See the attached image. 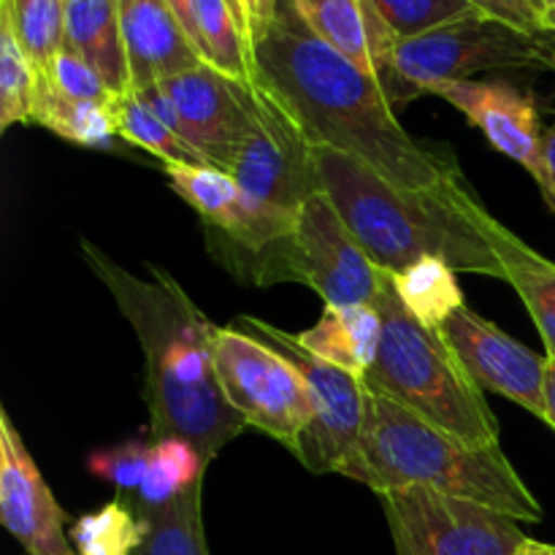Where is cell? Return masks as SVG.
<instances>
[{"instance_id": "cell-38", "label": "cell", "mask_w": 555, "mask_h": 555, "mask_svg": "<svg viewBox=\"0 0 555 555\" xmlns=\"http://www.w3.org/2000/svg\"><path fill=\"white\" fill-rule=\"evenodd\" d=\"M515 555H555L553 545H545V542H537V540H526L524 545L518 547Z\"/></svg>"}, {"instance_id": "cell-22", "label": "cell", "mask_w": 555, "mask_h": 555, "mask_svg": "<svg viewBox=\"0 0 555 555\" xmlns=\"http://www.w3.org/2000/svg\"><path fill=\"white\" fill-rule=\"evenodd\" d=\"M201 57L222 74L255 87L253 41L228 0H193Z\"/></svg>"}, {"instance_id": "cell-33", "label": "cell", "mask_w": 555, "mask_h": 555, "mask_svg": "<svg viewBox=\"0 0 555 555\" xmlns=\"http://www.w3.org/2000/svg\"><path fill=\"white\" fill-rule=\"evenodd\" d=\"M469 3L475 5V9H480L482 14L509 22V25L531 33V36H545L547 33L545 16H542L529 0H469Z\"/></svg>"}, {"instance_id": "cell-31", "label": "cell", "mask_w": 555, "mask_h": 555, "mask_svg": "<svg viewBox=\"0 0 555 555\" xmlns=\"http://www.w3.org/2000/svg\"><path fill=\"white\" fill-rule=\"evenodd\" d=\"M43 79L60 92V95L70 98V101H90V103H112L114 92L108 90L103 76L87 63L85 57L74 52V49L63 47L49 68L43 70Z\"/></svg>"}, {"instance_id": "cell-24", "label": "cell", "mask_w": 555, "mask_h": 555, "mask_svg": "<svg viewBox=\"0 0 555 555\" xmlns=\"http://www.w3.org/2000/svg\"><path fill=\"white\" fill-rule=\"evenodd\" d=\"M455 274L459 271L450 269L444 260L426 258L421 263L410 266L406 271H401V274H396L393 287L399 293L401 304L421 323L431 325V328H442V323L450 314L466 307Z\"/></svg>"}, {"instance_id": "cell-7", "label": "cell", "mask_w": 555, "mask_h": 555, "mask_svg": "<svg viewBox=\"0 0 555 555\" xmlns=\"http://www.w3.org/2000/svg\"><path fill=\"white\" fill-rule=\"evenodd\" d=\"M228 173L255 206L274 244L291 236L304 204L323 193L312 141L298 119L260 87L253 128L233 152Z\"/></svg>"}, {"instance_id": "cell-16", "label": "cell", "mask_w": 555, "mask_h": 555, "mask_svg": "<svg viewBox=\"0 0 555 555\" xmlns=\"http://www.w3.org/2000/svg\"><path fill=\"white\" fill-rule=\"evenodd\" d=\"M130 85L144 90L204 63L166 0H119Z\"/></svg>"}, {"instance_id": "cell-17", "label": "cell", "mask_w": 555, "mask_h": 555, "mask_svg": "<svg viewBox=\"0 0 555 555\" xmlns=\"http://www.w3.org/2000/svg\"><path fill=\"white\" fill-rule=\"evenodd\" d=\"M173 193L188 201L201 220L233 244L236 255L255 258L274 244L260 215L236 179L215 166H166Z\"/></svg>"}, {"instance_id": "cell-5", "label": "cell", "mask_w": 555, "mask_h": 555, "mask_svg": "<svg viewBox=\"0 0 555 555\" xmlns=\"http://www.w3.org/2000/svg\"><path fill=\"white\" fill-rule=\"evenodd\" d=\"M374 307L383 320V341L363 377L366 390L388 396L472 448H502L499 421L482 388L461 366L442 331L421 323L401 304L393 276L385 280Z\"/></svg>"}, {"instance_id": "cell-29", "label": "cell", "mask_w": 555, "mask_h": 555, "mask_svg": "<svg viewBox=\"0 0 555 555\" xmlns=\"http://www.w3.org/2000/svg\"><path fill=\"white\" fill-rule=\"evenodd\" d=\"M38 70L9 22L0 16V130L33 122Z\"/></svg>"}, {"instance_id": "cell-10", "label": "cell", "mask_w": 555, "mask_h": 555, "mask_svg": "<svg viewBox=\"0 0 555 555\" xmlns=\"http://www.w3.org/2000/svg\"><path fill=\"white\" fill-rule=\"evenodd\" d=\"M396 555H515L529 537L486 504L412 486L383 493Z\"/></svg>"}, {"instance_id": "cell-26", "label": "cell", "mask_w": 555, "mask_h": 555, "mask_svg": "<svg viewBox=\"0 0 555 555\" xmlns=\"http://www.w3.org/2000/svg\"><path fill=\"white\" fill-rule=\"evenodd\" d=\"M150 534V520L122 499L81 515L70 529L76 555H133Z\"/></svg>"}, {"instance_id": "cell-11", "label": "cell", "mask_w": 555, "mask_h": 555, "mask_svg": "<svg viewBox=\"0 0 555 555\" xmlns=\"http://www.w3.org/2000/svg\"><path fill=\"white\" fill-rule=\"evenodd\" d=\"M244 328L253 331L258 339L274 347L301 372L307 383L309 401H312V417L298 444L296 459L307 466L312 475L334 472L339 475L341 466L352 459L361 442L363 423H366V385L356 374L339 366L320 361L293 334L274 328L271 323L255 318H238Z\"/></svg>"}, {"instance_id": "cell-32", "label": "cell", "mask_w": 555, "mask_h": 555, "mask_svg": "<svg viewBox=\"0 0 555 555\" xmlns=\"http://www.w3.org/2000/svg\"><path fill=\"white\" fill-rule=\"evenodd\" d=\"M150 455L152 444L130 442L122 444V448L103 450V453L92 455L90 472L92 475L103 477V480H112L122 493H139L141 482H144L146 477V469H150Z\"/></svg>"}, {"instance_id": "cell-42", "label": "cell", "mask_w": 555, "mask_h": 555, "mask_svg": "<svg viewBox=\"0 0 555 555\" xmlns=\"http://www.w3.org/2000/svg\"><path fill=\"white\" fill-rule=\"evenodd\" d=\"M545 3V16L551 14V11H555V0H542Z\"/></svg>"}, {"instance_id": "cell-25", "label": "cell", "mask_w": 555, "mask_h": 555, "mask_svg": "<svg viewBox=\"0 0 555 555\" xmlns=\"http://www.w3.org/2000/svg\"><path fill=\"white\" fill-rule=\"evenodd\" d=\"M112 117L119 139L141 146L150 155L160 157L166 166H211L204 152L195 150L193 144L168 130L144 103L135 98V92H122L112 98Z\"/></svg>"}, {"instance_id": "cell-18", "label": "cell", "mask_w": 555, "mask_h": 555, "mask_svg": "<svg viewBox=\"0 0 555 555\" xmlns=\"http://www.w3.org/2000/svg\"><path fill=\"white\" fill-rule=\"evenodd\" d=\"M296 339L320 361L363 379L377 361L383 320L374 304H347V307L325 304L323 318Z\"/></svg>"}, {"instance_id": "cell-28", "label": "cell", "mask_w": 555, "mask_h": 555, "mask_svg": "<svg viewBox=\"0 0 555 555\" xmlns=\"http://www.w3.org/2000/svg\"><path fill=\"white\" fill-rule=\"evenodd\" d=\"M0 16L20 38L38 74L65 47V0H0Z\"/></svg>"}, {"instance_id": "cell-40", "label": "cell", "mask_w": 555, "mask_h": 555, "mask_svg": "<svg viewBox=\"0 0 555 555\" xmlns=\"http://www.w3.org/2000/svg\"><path fill=\"white\" fill-rule=\"evenodd\" d=\"M545 25H547V33H553L555 36V11H551V14L545 16Z\"/></svg>"}, {"instance_id": "cell-12", "label": "cell", "mask_w": 555, "mask_h": 555, "mask_svg": "<svg viewBox=\"0 0 555 555\" xmlns=\"http://www.w3.org/2000/svg\"><path fill=\"white\" fill-rule=\"evenodd\" d=\"M160 87L177 106L184 141L204 152L211 166L228 171L233 152L253 128L258 87L244 85L209 63L171 76Z\"/></svg>"}, {"instance_id": "cell-37", "label": "cell", "mask_w": 555, "mask_h": 555, "mask_svg": "<svg viewBox=\"0 0 555 555\" xmlns=\"http://www.w3.org/2000/svg\"><path fill=\"white\" fill-rule=\"evenodd\" d=\"M547 358V356H545ZM545 423L555 428V358H547L545 369Z\"/></svg>"}, {"instance_id": "cell-8", "label": "cell", "mask_w": 555, "mask_h": 555, "mask_svg": "<svg viewBox=\"0 0 555 555\" xmlns=\"http://www.w3.org/2000/svg\"><path fill=\"white\" fill-rule=\"evenodd\" d=\"M540 65H547L542 36H531L482 11L417 38H406L393 49V74L399 76L410 101L437 87L472 81L488 70Z\"/></svg>"}, {"instance_id": "cell-1", "label": "cell", "mask_w": 555, "mask_h": 555, "mask_svg": "<svg viewBox=\"0 0 555 555\" xmlns=\"http://www.w3.org/2000/svg\"><path fill=\"white\" fill-rule=\"evenodd\" d=\"M255 87L280 101L312 146L345 152L401 190H442L464 182L450 152L421 144L401 128L383 81L314 36L296 0L253 38Z\"/></svg>"}, {"instance_id": "cell-35", "label": "cell", "mask_w": 555, "mask_h": 555, "mask_svg": "<svg viewBox=\"0 0 555 555\" xmlns=\"http://www.w3.org/2000/svg\"><path fill=\"white\" fill-rule=\"evenodd\" d=\"M168 9L173 11V16L179 20V25L184 27V33L190 36V41L198 47V25H195V11H193V0H166ZM201 52V49H198ZM206 63V60H204Z\"/></svg>"}, {"instance_id": "cell-21", "label": "cell", "mask_w": 555, "mask_h": 555, "mask_svg": "<svg viewBox=\"0 0 555 555\" xmlns=\"http://www.w3.org/2000/svg\"><path fill=\"white\" fill-rule=\"evenodd\" d=\"M33 122L43 125L70 144L90 146V150H112L114 139H119L114 128L112 103L70 101L60 95L41 74H38Z\"/></svg>"}, {"instance_id": "cell-15", "label": "cell", "mask_w": 555, "mask_h": 555, "mask_svg": "<svg viewBox=\"0 0 555 555\" xmlns=\"http://www.w3.org/2000/svg\"><path fill=\"white\" fill-rule=\"evenodd\" d=\"M431 95L444 98L450 106L459 108L475 128L486 133L493 150L520 163L540 184L542 195L547 193L545 146H542L545 130L540 128L537 103L529 92L518 90L509 81L472 79L437 87Z\"/></svg>"}, {"instance_id": "cell-36", "label": "cell", "mask_w": 555, "mask_h": 555, "mask_svg": "<svg viewBox=\"0 0 555 555\" xmlns=\"http://www.w3.org/2000/svg\"><path fill=\"white\" fill-rule=\"evenodd\" d=\"M542 146H545V166H547L545 201H547V206H551V211L555 215V122L545 130V141H542Z\"/></svg>"}, {"instance_id": "cell-19", "label": "cell", "mask_w": 555, "mask_h": 555, "mask_svg": "<svg viewBox=\"0 0 555 555\" xmlns=\"http://www.w3.org/2000/svg\"><path fill=\"white\" fill-rule=\"evenodd\" d=\"M65 47L85 57L114 95L133 90L119 0H65Z\"/></svg>"}, {"instance_id": "cell-34", "label": "cell", "mask_w": 555, "mask_h": 555, "mask_svg": "<svg viewBox=\"0 0 555 555\" xmlns=\"http://www.w3.org/2000/svg\"><path fill=\"white\" fill-rule=\"evenodd\" d=\"M282 0H244V14H247L249 41L258 38L266 27L274 22L276 11H280Z\"/></svg>"}, {"instance_id": "cell-13", "label": "cell", "mask_w": 555, "mask_h": 555, "mask_svg": "<svg viewBox=\"0 0 555 555\" xmlns=\"http://www.w3.org/2000/svg\"><path fill=\"white\" fill-rule=\"evenodd\" d=\"M439 331L482 390H493L545 421L547 358L515 341L469 307L450 314Z\"/></svg>"}, {"instance_id": "cell-2", "label": "cell", "mask_w": 555, "mask_h": 555, "mask_svg": "<svg viewBox=\"0 0 555 555\" xmlns=\"http://www.w3.org/2000/svg\"><path fill=\"white\" fill-rule=\"evenodd\" d=\"M81 255L139 336L146 363L144 399L155 439H188L211 464L247 428L217 379V325L160 266L135 276L87 238Z\"/></svg>"}, {"instance_id": "cell-30", "label": "cell", "mask_w": 555, "mask_h": 555, "mask_svg": "<svg viewBox=\"0 0 555 555\" xmlns=\"http://www.w3.org/2000/svg\"><path fill=\"white\" fill-rule=\"evenodd\" d=\"M399 41L417 38L455 20L477 14L469 0H369Z\"/></svg>"}, {"instance_id": "cell-9", "label": "cell", "mask_w": 555, "mask_h": 555, "mask_svg": "<svg viewBox=\"0 0 555 555\" xmlns=\"http://www.w3.org/2000/svg\"><path fill=\"white\" fill-rule=\"evenodd\" d=\"M215 372L247 428H258L296 455L312 417L301 372L263 339L238 328H217Z\"/></svg>"}, {"instance_id": "cell-3", "label": "cell", "mask_w": 555, "mask_h": 555, "mask_svg": "<svg viewBox=\"0 0 555 555\" xmlns=\"http://www.w3.org/2000/svg\"><path fill=\"white\" fill-rule=\"evenodd\" d=\"M314 163L323 193L369 258L390 276L437 258L453 271L504 280L493 244L499 220L466 182L442 190H401L356 157L325 146H314Z\"/></svg>"}, {"instance_id": "cell-39", "label": "cell", "mask_w": 555, "mask_h": 555, "mask_svg": "<svg viewBox=\"0 0 555 555\" xmlns=\"http://www.w3.org/2000/svg\"><path fill=\"white\" fill-rule=\"evenodd\" d=\"M228 3H231V9L236 11L238 20H242L244 27H247V14H244V0H228ZM247 33H249V27H247Z\"/></svg>"}, {"instance_id": "cell-27", "label": "cell", "mask_w": 555, "mask_h": 555, "mask_svg": "<svg viewBox=\"0 0 555 555\" xmlns=\"http://www.w3.org/2000/svg\"><path fill=\"white\" fill-rule=\"evenodd\" d=\"M201 488L204 482H195L171 504L144 515L150 534L133 555H209L201 518Z\"/></svg>"}, {"instance_id": "cell-41", "label": "cell", "mask_w": 555, "mask_h": 555, "mask_svg": "<svg viewBox=\"0 0 555 555\" xmlns=\"http://www.w3.org/2000/svg\"><path fill=\"white\" fill-rule=\"evenodd\" d=\"M529 3H531V5H534V9H537V11H540V14H542V16H545V3H542V0H529Z\"/></svg>"}, {"instance_id": "cell-6", "label": "cell", "mask_w": 555, "mask_h": 555, "mask_svg": "<svg viewBox=\"0 0 555 555\" xmlns=\"http://www.w3.org/2000/svg\"><path fill=\"white\" fill-rule=\"evenodd\" d=\"M249 260L258 263V282H304L328 307L374 304L390 276L369 258L325 193L304 204L291 236Z\"/></svg>"}, {"instance_id": "cell-23", "label": "cell", "mask_w": 555, "mask_h": 555, "mask_svg": "<svg viewBox=\"0 0 555 555\" xmlns=\"http://www.w3.org/2000/svg\"><path fill=\"white\" fill-rule=\"evenodd\" d=\"M206 466L209 464L201 459L195 444H190L188 439H157L152 444L150 469H146L144 482L135 493L133 507L139 509V515H150L166 507L173 499L182 496L188 488H193L195 482H204Z\"/></svg>"}, {"instance_id": "cell-14", "label": "cell", "mask_w": 555, "mask_h": 555, "mask_svg": "<svg viewBox=\"0 0 555 555\" xmlns=\"http://www.w3.org/2000/svg\"><path fill=\"white\" fill-rule=\"evenodd\" d=\"M65 518L20 428L0 406V520L5 531L27 555H76Z\"/></svg>"}, {"instance_id": "cell-20", "label": "cell", "mask_w": 555, "mask_h": 555, "mask_svg": "<svg viewBox=\"0 0 555 555\" xmlns=\"http://www.w3.org/2000/svg\"><path fill=\"white\" fill-rule=\"evenodd\" d=\"M493 244L504 263V282L515 287L534 318L547 358H555V263L520 242L502 222L493 233Z\"/></svg>"}, {"instance_id": "cell-4", "label": "cell", "mask_w": 555, "mask_h": 555, "mask_svg": "<svg viewBox=\"0 0 555 555\" xmlns=\"http://www.w3.org/2000/svg\"><path fill=\"white\" fill-rule=\"evenodd\" d=\"M339 475L363 482L379 496L423 486L486 504L518 524L542 520V504L502 448H472L374 390H366L361 442Z\"/></svg>"}]
</instances>
